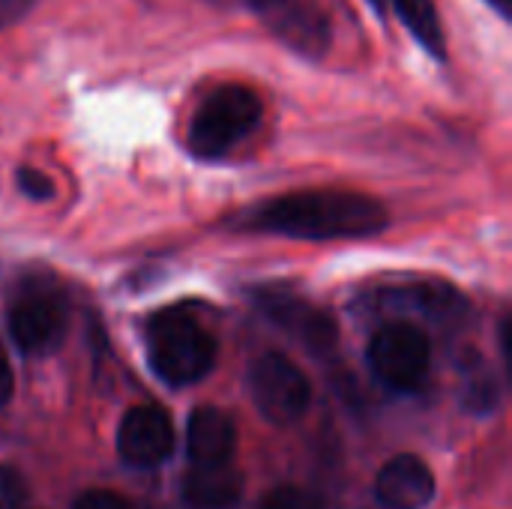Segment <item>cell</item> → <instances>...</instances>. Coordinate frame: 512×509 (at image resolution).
I'll return each mask as SVG.
<instances>
[{
  "instance_id": "4fadbf2b",
  "label": "cell",
  "mask_w": 512,
  "mask_h": 509,
  "mask_svg": "<svg viewBox=\"0 0 512 509\" xmlns=\"http://www.w3.org/2000/svg\"><path fill=\"white\" fill-rule=\"evenodd\" d=\"M393 9L399 12V18L411 30V36L435 60H444L447 57V36H444L441 15L435 9V0H393Z\"/></svg>"
},
{
  "instance_id": "8fae6325",
  "label": "cell",
  "mask_w": 512,
  "mask_h": 509,
  "mask_svg": "<svg viewBox=\"0 0 512 509\" xmlns=\"http://www.w3.org/2000/svg\"><path fill=\"white\" fill-rule=\"evenodd\" d=\"M237 447L234 420L219 408H195L186 426V450L195 465L231 462Z\"/></svg>"
},
{
  "instance_id": "277c9868",
  "label": "cell",
  "mask_w": 512,
  "mask_h": 509,
  "mask_svg": "<svg viewBox=\"0 0 512 509\" xmlns=\"http://www.w3.org/2000/svg\"><path fill=\"white\" fill-rule=\"evenodd\" d=\"M69 324L66 297L57 285L42 279H27L9 303V336L27 357L51 354Z\"/></svg>"
},
{
  "instance_id": "9c48e42d",
  "label": "cell",
  "mask_w": 512,
  "mask_h": 509,
  "mask_svg": "<svg viewBox=\"0 0 512 509\" xmlns=\"http://www.w3.org/2000/svg\"><path fill=\"white\" fill-rule=\"evenodd\" d=\"M375 492L387 509H426L435 498V477L423 459L396 456L381 468Z\"/></svg>"
},
{
  "instance_id": "ffe728a7",
  "label": "cell",
  "mask_w": 512,
  "mask_h": 509,
  "mask_svg": "<svg viewBox=\"0 0 512 509\" xmlns=\"http://www.w3.org/2000/svg\"><path fill=\"white\" fill-rule=\"evenodd\" d=\"M12 396V366L6 360V351H3V339H0V405H6Z\"/></svg>"
},
{
  "instance_id": "7c38bea8",
  "label": "cell",
  "mask_w": 512,
  "mask_h": 509,
  "mask_svg": "<svg viewBox=\"0 0 512 509\" xmlns=\"http://www.w3.org/2000/svg\"><path fill=\"white\" fill-rule=\"evenodd\" d=\"M183 495L189 504L201 509L231 507L243 495V474L228 462L195 465V471H189L183 480Z\"/></svg>"
},
{
  "instance_id": "5b68a950",
  "label": "cell",
  "mask_w": 512,
  "mask_h": 509,
  "mask_svg": "<svg viewBox=\"0 0 512 509\" xmlns=\"http://www.w3.org/2000/svg\"><path fill=\"white\" fill-rule=\"evenodd\" d=\"M432 345L411 321L384 324L369 342V366L393 390H417L426 381Z\"/></svg>"
},
{
  "instance_id": "603a6c76",
  "label": "cell",
  "mask_w": 512,
  "mask_h": 509,
  "mask_svg": "<svg viewBox=\"0 0 512 509\" xmlns=\"http://www.w3.org/2000/svg\"><path fill=\"white\" fill-rule=\"evenodd\" d=\"M216 3H225V0H216Z\"/></svg>"
},
{
  "instance_id": "2e32d148",
  "label": "cell",
  "mask_w": 512,
  "mask_h": 509,
  "mask_svg": "<svg viewBox=\"0 0 512 509\" xmlns=\"http://www.w3.org/2000/svg\"><path fill=\"white\" fill-rule=\"evenodd\" d=\"M18 189L33 198V201H48L54 198V183L45 171H36V168H18Z\"/></svg>"
},
{
  "instance_id": "ac0fdd59",
  "label": "cell",
  "mask_w": 512,
  "mask_h": 509,
  "mask_svg": "<svg viewBox=\"0 0 512 509\" xmlns=\"http://www.w3.org/2000/svg\"><path fill=\"white\" fill-rule=\"evenodd\" d=\"M24 498V486L15 471L0 468V509H15Z\"/></svg>"
},
{
  "instance_id": "d6986e66",
  "label": "cell",
  "mask_w": 512,
  "mask_h": 509,
  "mask_svg": "<svg viewBox=\"0 0 512 509\" xmlns=\"http://www.w3.org/2000/svg\"><path fill=\"white\" fill-rule=\"evenodd\" d=\"M30 6H33V0H0V30H6L18 18H24L30 12Z\"/></svg>"
},
{
  "instance_id": "5bb4252c",
  "label": "cell",
  "mask_w": 512,
  "mask_h": 509,
  "mask_svg": "<svg viewBox=\"0 0 512 509\" xmlns=\"http://www.w3.org/2000/svg\"><path fill=\"white\" fill-rule=\"evenodd\" d=\"M465 405L477 414H489L498 402V393H495V381L492 375L486 372V366L480 360H474L471 366H465V393H462Z\"/></svg>"
},
{
  "instance_id": "6da1fadb",
  "label": "cell",
  "mask_w": 512,
  "mask_h": 509,
  "mask_svg": "<svg viewBox=\"0 0 512 509\" xmlns=\"http://www.w3.org/2000/svg\"><path fill=\"white\" fill-rule=\"evenodd\" d=\"M390 225V216L381 201L363 192L342 189H309L288 192L282 198H267L261 204L246 207L234 228L276 234L309 243L330 240H363L375 237Z\"/></svg>"
},
{
  "instance_id": "7402d4cb",
  "label": "cell",
  "mask_w": 512,
  "mask_h": 509,
  "mask_svg": "<svg viewBox=\"0 0 512 509\" xmlns=\"http://www.w3.org/2000/svg\"><path fill=\"white\" fill-rule=\"evenodd\" d=\"M384 3H387V0H369V6H372L375 12H381V9H384Z\"/></svg>"
},
{
  "instance_id": "8992f818",
  "label": "cell",
  "mask_w": 512,
  "mask_h": 509,
  "mask_svg": "<svg viewBox=\"0 0 512 509\" xmlns=\"http://www.w3.org/2000/svg\"><path fill=\"white\" fill-rule=\"evenodd\" d=\"M249 393L261 417L273 426L297 423L312 402L309 378L285 354H264L255 360L249 372Z\"/></svg>"
},
{
  "instance_id": "52a82bcc",
  "label": "cell",
  "mask_w": 512,
  "mask_h": 509,
  "mask_svg": "<svg viewBox=\"0 0 512 509\" xmlns=\"http://www.w3.org/2000/svg\"><path fill=\"white\" fill-rule=\"evenodd\" d=\"M297 54L321 57L330 45V24L309 0H243Z\"/></svg>"
},
{
  "instance_id": "3957f363",
  "label": "cell",
  "mask_w": 512,
  "mask_h": 509,
  "mask_svg": "<svg viewBox=\"0 0 512 509\" xmlns=\"http://www.w3.org/2000/svg\"><path fill=\"white\" fill-rule=\"evenodd\" d=\"M264 105L246 84H219L192 114L189 147L201 159H222L261 123Z\"/></svg>"
},
{
  "instance_id": "30bf717a",
  "label": "cell",
  "mask_w": 512,
  "mask_h": 509,
  "mask_svg": "<svg viewBox=\"0 0 512 509\" xmlns=\"http://www.w3.org/2000/svg\"><path fill=\"white\" fill-rule=\"evenodd\" d=\"M261 306L282 330L294 333L315 354H324L336 345V324L321 309L309 306L306 300L282 294V291H264Z\"/></svg>"
},
{
  "instance_id": "ba28073f",
  "label": "cell",
  "mask_w": 512,
  "mask_h": 509,
  "mask_svg": "<svg viewBox=\"0 0 512 509\" xmlns=\"http://www.w3.org/2000/svg\"><path fill=\"white\" fill-rule=\"evenodd\" d=\"M174 450L171 417L156 405H141L126 411L117 429V453L132 468H156Z\"/></svg>"
},
{
  "instance_id": "7a4b0ae2",
  "label": "cell",
  "mask_w": 512,
  "mask_h": 509,
  "mask_svg": "<svg viewBox=\"0 0 512 509\" xmlns=\"http://www.w3.org/2000/svg\"><path fill=\"white\" fill-rule=\"evenodd\" d=\"M147 357L165 384L189 387L216 366V342L195 318L168 309L147 324Z\"/></svg>"
},
{
  "instance_id": "9a60e30c",
  "label": "cell",
  "mask_w": 512,
  "mask_h": 509,
  "mask_svg": "<svg viewBox=\"0 0 512 509\" xmlns=\"http://www.w3.org/2000/svg\"><path fill=\"white\" fill-rule=\"evenodd\" d=\"M261 509H324V507H321V501H318L312 492H306V489H297V486H279V489H273V492L264 498Z\"/></svg>"
},
{
  "instance_id": "44dd1931",
  "label": "cell",
  "mask_w": 512,
  "mask_h": 509,
  "mask_svg": "<svg viewBox=\"0 0 512 509\" xmlns=\"http://www.w3.org/2000/svg\"><path fill=\"white\" fill-rule=\"evenodd\" d=\"M501 18H512V0H486Z\"/></svg>"
},
{
  "instance_id": "e0dca14e",
  "label": "cell",
  "mask_w": 512,
  "mask_h": 509,
  "mask_svg": "<svg viewBox=\"0 0 512 509\" xmlns=\"http://www.w3.org/2000/svg\"><path fill=\"white\" fill-rule=\"evenodd\" d=\"M72 509H132L120 495L114 492H105V489H93V492H84L75 507Z\"/></svg>"
}]
</instances>
